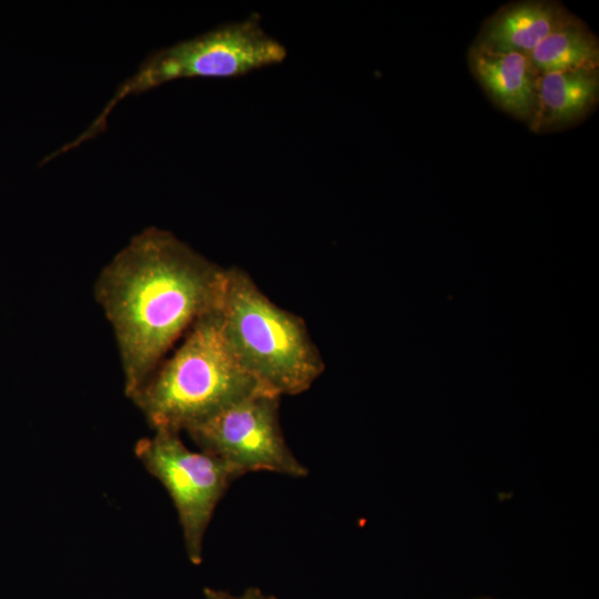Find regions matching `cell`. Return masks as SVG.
<instances>
[{
    "label": "cell",
    "instance_id": "277c9868",
    "mask_svg": "<svg viewBox=\"0 0 599 599\" xmlns=\"http://www.w3.org/2000/svg\"><path fill=\"white\" fill-rule=\"evenodd\" d=\"M286 57V47L265 31L257 13L153 51L136 72L118 87L91 124L55 150L54 155L73 150L104 132L110 113L128 97L180 79L243 77L278 64Z\"/></svg>",
    "mask_w": 599,
    "mask_h": 599
},
{
    "label": "cell",
    "instance_id": "30bf717a",
    "mask_svg": "<svg viewBox=\"0 0 599 599\" xmlns=\"http://www.w3.org/2000/svg\"><path fill=\"white\" fill-rule=\"evenodd\" d=\"M599 58L595 37L576 22L564 21L529 54L539 74L577 69H596Z\"/></svg>",
    "mask_w": 599,
    "mask_h": 599
},
{
    "label": "cell",
    "instance_id": "9c48e42d",
    "mask_svg": "<svg viewBox=\"0 0 599 599\" xmlns=\"http://www.w3.org/2000/svg\"><path fill=\"white\" fill-rule=\"evenodd\" d=\"M599 92L596 69L548 72L537 80L535 121L547 125L568 124L582 118Z\"/></svg>",
    "mask_w": 599,
    "mask_h": 599
},
{
    "label": "cell",
    "instance_id": "3957f363",
    "mask_svg": "<svg viewBox=\"0 0 599 599\" xmlns=\"http://www.w3.org/2000/svg\"><path fill=\"white\" fill-rule=\"evenodd\" d=\"M219 308L240 361L270 393L302 394L324 372L303 318L273 303L245 271L226 268Z\"/></svg>",
    "mask_w": 599,
    "mask_h": 599
},
{
    "label": "cell",
    "instance_id": "52a82bcc",
    "mask_svg": "<svg viewBox=\"0 0 599 599\" xmlns=\"http://www.w3.org/2000/svg\"><path fill=\"white\" fill-rule=\"evenodd\" d=\"M473 70L493 101L522 120H535L537 80L528 55L494 52L478 48L471 57Z\"/></svg>",
    "mask_w": 599,
    "mask_h": 599
},
{
    "label": "cell",
    "instance_id": "8992f818",
    "mask_svg": "<svg viewBox=\"0 0 599 599\" xmlns=\"http://www.w3.org/2000/svg\"><path fill=\"white\" fill-rule=\"evenodd\" d=\"M280 399L271 393L252 395L185 432L202 451L231 465L242 476L251 471L306 476L307 468L284 438Z\"/></svg>",
    "mask_w": 599,
    "mask_h": 599
},
{
    "label": "cell",
    "instance_id": "8fae6325",
    "mask_svg": "<svg viewBox=\"0 0 599 599\" xmlns=\"http://www.w3.org/2000/svg\"><path fill=\"white\" fill-rule=\"evenodd\" d=\"M206 599H276L273 596L265 595L258 588L250 587L241 595H233L229 591L213 588H205Z\"/></svg>",
    "mask_w": 599,
    "mask_h": 599
},
{
    "label": "cell",
    "instance_id": "6da1fadb",
    "mask_svg": "<svg viewBox=\"0 0 599 599\" xmlns=\"http://www.w3.org/2000/svg\"><path fill=\"white\" fill-rule=\"evenodd\" d=\"M225 272L155 226L135 234L103 267L94 296L113 329L130 399L194 322L220 305Z\"/></svg>",
    "mask_w": 599,
    "mask_h": 599
},
{
    "label": "cell",
    "instance_id": "ba28073f",
    "mask_svg": "<svg viewBox=\"0 0 599 599\" xmlns=\"http://www.w3.org/2000/svg\"><path fill=\"white\" fill-rule=\"evenodd\" d=\"M564 22L559 9L546 2H522L497 13L484 30L480 49L528 55Z\"/></svg>",
    "mask_w": 599,
    "mask_h": 599
},
{
    "label": "cell",
    "instance_id": "7a4b0ae2",
    "mask_svg": "<svg viewBox=\"0 0 599 599\" xmlns=\"http://www.w3.org/2000/svg\"><path fill=\"white\" fill-rule=\"evenodd\" d=\"M219 306L194 322L132 398L154 430L185 432L246 397L270 393L240 361Z\"/></svg>",
    "mask_w": 599,
    "mask_h": 599
},
{
    "label": "cell",
    "instance_id": "5b68a950",
    "mask_svg": "<svg viewBox=\"0 0 599 599\" xmlns=\"http://www.w3.org/2000/svg\"><path fill=\"white\" fill-rule=\"evenodd\" d=\"M134 453L145 469L167 490L183 531L190 561L202 562L203 539L225 491L242 475L225 461L189 449L173 430H154L140 439Z\"/></svg>",
    "mask_w": 599,
    "mask_h": 599
}]
</instances>
